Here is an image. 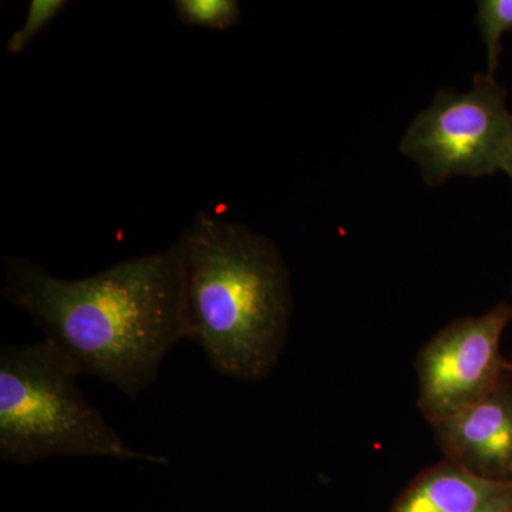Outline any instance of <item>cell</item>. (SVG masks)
<instances>
[{
	"mask_svg": "<svg viewBox=\"0 0 512 512\" xmlns=\"http://www.w3.org/2000/svg\"><path fill=\"white\" fill-rule=\"evenodd\" d=\"M512 508V481L491 480L446 460L421 473L390 512H500Z\"/></svg>",
	"mask_w": 512,
	"mask_h": 512,
	"instance_id": "52a82bcc",
	"label": "cell"
},
{
	"mask_svg": "<svg viewBox=\"0 0 512 512\" xmlns=\"http://www.w3.org/2000/svg\"><path fill=\"white\" fill-rule=\"evenodd\" d=\"M174 247L183 266L185 340L222 376L265 379L285 348L293 309L279 249L241 222L204 211Z\"/></svg>",
	"mask_w": 512,
	"mask_h": 512,
	"instance_id": "7a4b0ae2",
	"label": "cell"
},
{
	"mask_svg": "<svg viewBox=\"0 0 512 512\" xmlns=\"http://www.w3.org/2000/svg\"><path fill=\"white\" fill-rule=\"evenodd\" d=\"M512 309L498 305L480 316L451 323L417 359L419 407L430 424L473 406L503 382L500 343Z\"/></svg>",
	"mask_w": 512,
	"mask_h": 512,
	"instance_id": "5b68a950",
	"label": "cell"
},
{
	"mask_svg": "<svg viewBox=\"0 0 512 512\" xmlns=\"http://www.w3.org/2000/svg\"><path fill=\"white\" fill-rule=\"evenodd\" d=\"M503 170L505 171V173L510 175V178L512 180V144L510 150H508L507 156H505Z\"/></svg>",
	"mask_w": 512,
	"mask_h": 512,
	"instance_id": "8fae6325",
	"label": "cell"
},
{
	"mask_svg": "<svg viewBox=\"0 0 512 512\" xmlns=\"http://www.w3.org/2000/svg\"><path fill=\"white\" fill-rule=\"evenodd\" d=\"M79 375L46 339L0 349V460L113 458L167 464L128 447L80 389Z\"/></svg>",
	"mask_w": 512,
	"mask_h": 512,
	"instance_id": "3957f363",
	"label": "cell"
},
{
	"mask_svg": "<svg viewBox=\"0 0 512 512\" xmlns=\"http://www.w3.org/2000/svg\"><path fill=\"white\" fill-rule=\"evenodd\" d=\"M431 426L447 460L477 476L512 481V390L504 382L481 402Z\"/></svg>",
	"mask_w": 512,
	"mask_h": 512,
	"instance_id": "8992f818",
	"label": "cell"
},
{
	"mask_svg": "<svg viewBox=\"0 0 512 512\" xmlns=\"http://www.w3.org/2000/svg\"><path fill=\"white\" fill-rule=\"evenodd\" d=\"M473 83L466 93L441 90L404 134L400 150L419 165L427 184L503 170L512 144L507 92L487 73L476 74Z\"/></svg>",
	"mask_w": 512,
	"mask_h": 512,
	"instance_id": "277c9868",
	"label": "cell"
},
{
	"mask_svg": "<svg viewBox=\"0 0 512 512\" xmlns=\"http://www.w3.org/2000/svg\"><path fill=\"white\" fill-rule=\"evenodd\" d=\"M507 369H510L512 373V366H507Z\"/></svg>",
	"mask_w": 512,
	"mask_h": 512,
	"instance_id": "4fadbf2b",
	"label": "cell"
},
{
	"mask_svg": "<svg viewBox=\"0 0 512 512\" xmlns=\"http://www.w3.org/2000/svg\"><path fill=\"white\" fill-rule=\"evenodd\" d=\"M477 23L487 52V74L495 76L503 50L501 40L512 32V0H480Z\"/></svg>",
	"mask_w": 512,
	"mask_h": 512,
	"instance_id": "ba28073f",
	"label": "cell"
},
{
	"mask_svg": "<svg viewBox=\"0 0 512 512\" xmlns=\"http://www.w3.org/2000/svg\"><path fill=\"white\" fill-rule=\"evenodd\" d=\"M500 512H512V508L510 510L500 511Z\"/></svg>",
	"mask_w": 512,
	"mask_h": 512,
	"instance_id": "7c38bea8",
	"label": "cell"
},
{
	"mask_svg": "<svg viewBox=\"0 0 512 512\" xmlns=\"http://www.w3.org/2000/svg\"><path fill=\"white\" fill-rule=\"evenodd\" d=\"M2 293L77 375L99 377L128 397L156 383L165 357L185 340L183 266L174 244L80 279L9 256Z\"/></svg>",
	"mask_w": 512,
	"mask_h": 512,
	"instance_id": "6da1fadb",
	"label": "cell"
},
{
	"mask_svg": "<svg viewBox=\"0 0 512 512\" xmlns=\"http://www.w3.org/2000/svg\"><path fill=\"white\" fill-rule=\"evenodd\" d=\"M178 18L187 26L227 30L241 22L237 0H175Z\"/></svg>",
	"mask_w": 512,
	"mask_h": 512,
	"instance_id": "9c48e42d",
	"label": "cell"
},
{
	"mask_svg": "<svg viewBox=\"0 0 512 512\" xmlns=\"http://www.w3.org/2000/svg\"><path fill=\"white\" fill-rule=\"evenodd\" d=\"M66 6L67 2L64 0H32L25 22L10 35L6 43V50L10 55L25 52L33 40L66 9Z\"/></svg>",
	"mask_w": 512,
	"mask_h": 512,
	"instance_id": "30bf717a",
	"label": "cell"
}]
</instances>
